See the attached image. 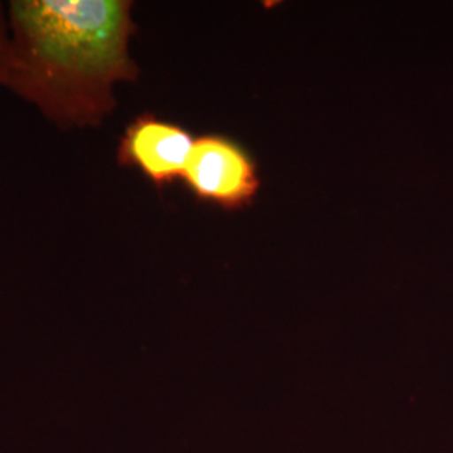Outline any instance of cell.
<instances>
[{"mask_svg":"<svg viewBox=\"0 0 453 453\" xmlns=\"http://www.w3.org/2000/svg\"><path fill=\"white\" fill-rule=\"evenodd\" d=\"M131 7L127 0L12 2L4 84L61 128L101 125L116 106L114 84L138 78L128 52Z\"/></svg>","mask_w":453,"mask_h":453,"instance_id":"cell-1","label":"cell"},{"mask_svg":"<svg viewBox=\"0 0 453 453\" xmlns=\"http://www.w3.org/2000/svg\"><path fill=\"white\" fill-rule=\"evenodd\" d=\"M181 181L198 202L239 211L259 194V166L250 151L234 138L203 134L195 140Z\"/></svg>","mask_w":453,"mask_h":453,"instance_id":"cell-2","label":"cell"},{"mask_svg":"<svg viewBox=\"0 0 453 453\" xmlns=\"http://www.w3.org/2000/svg\"><path fill=\"white\" fill-rule=\"evenodd\" d=\"M192 133L153 113L131 119L118 143V163L140 172L158 190L183 179L194 148Z\"/></svg>","mask_w":453,"mask_h":453,"instance_id":"cell-3","label":"cell"},{"mask_svg":"<svg viewBox=\"0 0 453 453\" xmlns=\"http://www.w3.org/2000/svg\"><path fill=\"white\" fill-rule=\"evenodd\" d=\"M7 54H9V37L5 35V22L2 16V5H0V84H4L5 81Z\"/></svg>","mask_w":453,"mask_h":453,"instance_id":"cell-4","label":"cell"}]
</instances>
